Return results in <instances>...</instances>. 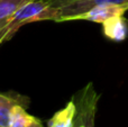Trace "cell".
I'll list each match as a JSON object with an SVG mask.
<instances>
[{
	"instance_id": "obj_1",
	"label": "cell",
	"mask_w": 128,
	"mask_h": 127,
	"mask_svg": "<svg viewBox=\"0 0 128 127\" xmlns=\"http://www.w3.org/2000/svg\"><path fill=\"white\" fill-rule=\"evenodd\" d=\"M127 10L128 4H99L80 15H76L75 17H73L72 20H88V22L102 24L110 18L124 16Z\"/></svg>"
},
{
	"instance_id": "obj_2",
	"label": "cell",
	"mask_w": 128,
	"mask_h": 127,
	"mask_svg": "<svg viewBox=\"0 0 128 127\" xmlns=\"http://www.w3.org/2000/svg\"><path fill=\"white\" fill-rule=\"evenodd\" d=\"M99 4H128V0H78L72 4H65L58 9V18L56 22H68L76 15L84 12L92 7Z\"/></svg>"
},
{
	"instance_id": "obj_3",
	"label": "cell",
	"mask_w": 128,
	"mask_h": 127,
	"mask_svg": "<svg viewBox=\"0 0 128 127\" xmlns=\"http://www.w3.org/2000/svg\"><path fill=\"white\" fill-rule=\"evenodd\" d=\"M104 35L114 42H122L128 35V22L124 16L110 18L102 22Z\"/></svg>"
},
{
	"instance_id": "obj_4",
	"label": "cell",
	"mask_w": 128,
	"mask_h": 127,
	"mask_svg": "<svg viewBox=\"0 0 128 127\" xmlns=\"http://www.w3.org/2000/svg\"><path fill=\"white\" fill-rule=\"evenodd\" d=\"M8 127H44L37 117L28 114L24 105H16L11 110Z\"/></svg>"
},
{
	"instance_id": "obj_5",
	"label": "cell",
	"mask_w": 128,
	"mask_h": 127,
	"mask_svg": "<svg viewBox=\"0 0 128 127\" xmlns=\"http://www.w3.org/2000/svg\"><path fill=\"white\" fill-rule=\"evenodd\" d=\"M76 115V105L74 100L66 104L63 109L56 112L47 122V127H73L74 118Z\"/></svg>"
},
{
	"instance_id": "obj_6",
	"label": "cell",
	"mask_w": 128,
	"mask_h": 127,
	"mask_svg": "<svg viewBox=\"0 0 128 127\" xmlns=\"http://www.w3.org/2000/svg\"><path fill=\"white\" fill-rule=\"evenodd\" d=\"M26 99L19 96H8L0 94V127H8L11 110L16 105H25Z\"/></svg>"
},
{
	"instance_id": "obj_7",
	"label": "cell",
	"mask_w": 128,
	"mask_h": 127,
	"mask_svg": "<svg viewBox=\"0 0 128 127\" xmlns=\"http://www.w3.org/2000/svg\"><path fill=\"white\" fill-rule=\"evenodd\" d=\"M33 0H0V20L9 19L22 6Z\"/></svg>"
},
{
	"instance_id": "obj_8",
	"label": "cell",
	"mask_w": 128,
	"mask_h": 127,
	"mask_svg": "<svg viewBox=\"0 0 128 127\" xmlns=\"http://www.w3.org/2000/svg\"><path fill=\"white\" fill-rule=\"evenodd\" d=\"M73 127H94V120L83 117H75Z\"/></svg>"
},
{
	"instance_id": "obj_9",
	"label": "cell",
	"mask_w": 128,
	"mask_h": 127,
	"mask_svg": "<svg viewBox=\"0 0 128 127\" xmlns=\"http://www.w3.org/2000/svg\"><path fill=\"white\" fill-rule=\"evenodd\" d=\"M45 1L48 4V6L53 7V8H61L65 4H72V2L78 1V0H45Z\"/></svg>"
},
{
	"instance_id": "obj_10",
	"label": "cell",
	"mask_w": 128,
	"mask_h": 127,
	"mask_svg": "<svg viewBox=\"0 0 128 127\" xmlns=\"http://www.w3.org/2000/svg\"><path fill=\"white\" fill-rule=\"evenodd\" d=\"M9 19H4L0 20V44L4 42V27L8 24Z\"/></svg>"
}]
</instances>
